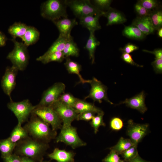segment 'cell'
<instances>
[{"instance_id":"obj_48","label":"cell","mask_w":162,"mask_h":162,"mask_svg":"<svg viewBox=\"0 0 162 162\" xmlns=\"http://www.w3.org/2000/svg\"><path fill=\"white\" fill-rule=\"evenodd\" d=\"M21 162H35V161L28 157L26 156L20 157Z\"/></svg>"},{"instance_id":"obj_26","label":"cell","mask_w":162,"mask_h":162,"mask_svg":"<svg viewBox=\"0 0 162 162\" xmlns=\"http://www.w3.org/2000/svg\"><path fill=\"white\" fill-rule=\"evenodd\" d=\"M28 136V133L25 128L17 124L12 131L9 138L12 142L17 143Z\"/></svg>"},{"instance_id":"obj_9","label":"cell","mask_w":162,"mask_h":162,"mask_svg":"<svg viewBox=\"0 0 162 162\" xmlns=\"http://www.w3.org/2000/svg\"><path fill=\"white\" fill-rule=\"evenodd\" d=\"M50 106L52 108L61 119L63 125H71L74 120H76L79 113L73 107L58 100Z\"/></svg>"},{"instance_id":"obj_36","label":"cell","mask_w":162,"mask_h":162,"mask_svg":"<svg viewBox=\"0 0 162 162\" xmlns=\"http://www.w3.org/2000/svg\"><path fill=\"white\" fill-rule=\"evenodd\" d=\"M112 1L111 0H94L92 1L93 5L100 10L104 11L110 7Z\"/></svg>"},{"instance_id":"obj_7","label":"cell","mask_w":162,"mask_h":162,"mask_svg":"<svg viewBox=\"0 0 162 162\" xmlns=\"http://www.w3.org/2000/svg\"><path fill=\"white\" fill-rule=\"evenodd\" d=\"M35 106L28 99L17 102L11 100L7 104L8 108L12 112L17 118L18 124L20 125L27 121Z\"/></svg>"},{"instance_id":"obj_49","label":"cell","mask_w":162,"mask_h":162,"mask_svg":"<svg viewBox=\"0 0 162 162\" xmlns=\"http://www.w3.org/2000/svg\"><path fill=\"white\" fill-rule=\"evenodd\" d=\"M129 162H145L142 160L140 157L138 155L136 156L134 158L130 160Z\"/></svg>"},{"instance_id":"obj_38","label":"cell","mask_w":162,"mask_h":162,"mask_svg":"<svg viewBox=\"0 0 162 162\" xmlns=\"http://www.w3.org/2000/svg\"><path fill=\"white\" fill-rule=\"evenodd\" d=\"M110 124L111 128L116 131L120 130L123 126V122L122 120L118 117L112 118L110 121Z\"/></svg>"},{"instance_id":"obj_10","label":"cell","mask_w":162,"mask_h":162,"mask_svg":"<svg viewBox=\"0 0 162 162\" xmlns=\"http://www.w3.org/2000/svg\"><path fill=\"white\" fill-rule=\"evenodd\" d=\"M65 84L58 82L48 88L43 92L38 106H50L58 100L60 95L64 93Z\"/></svg>"},{"instance_id":"obj_35","label":"cell","mask_w":162,"mask_h":162,"mask_svg":"<svg viewBox=\"0 0 162 162\" xmlns=\"http://www.w3.org/2000/svg\"><path fill=\"white\" fill-rule=\"evenodd\" d=\"M77 99L70 93H64L60 95L58 100L73 107Z\"/></svg>"},{"instance_id":"obj_52","label":"cell","mask_w":162,"mask_h":162,"mask_svg":"<svg viewBox=\"0 0 162 162\" xmlns=\"http://www.w3.org/2000/svg\"><path fill=\"white\" fill-rule=\"evenodd\" d=\"M119 162H125L123 161H120Z\"/></svg>"},{"instance_id":"obj_1","label":"cell","mask_w":162,"mask_h":162,"mask_svg":"<svg viewBox=\"0 0 162 162\" xmlns=\"http://www.w3.org/2000/svg\"><path fill=\"white\" fill-rule=\"evenodd\" d=\"M49 148L48 143L29 137L16 143L14 150L15 154L26 156L34 161H41L43 156Z\"/></svg>"},{"instance_id":"obj_29","label":"cell","mask_w":162,"mask_h":162,"mask_svg":"<svg viewBox=\"0 0 162 162\" xmlns=\"http://www.w3.org/2000/svg\"><path fill=\"white\" fill-rule=\"evenodd\" d=\"M16 143L12 142L9 138L0 140V151L3 158L12 154Z\"/></svg>"},{"instance_id":"obj_15","label":"cell","mask_w":162,"mask_h":162,"mask_svg":"<svg viewBox=\"0 0 162 162\" xmlns=\"http://www.w3.org/2000/svg\"><path fill=\"white\" fill-rule=\"evenodd\" d=\"M145 94L143 91L130 98H127L118 105L125 104L131 108L136 109L142 113H144L147 110L145 104Z\"/></svg>"},{"instance_id":"obj_14","label":"cell","mask_w":162,"mask_h":162,"mask_svg":"<svg viewBox=\"0 0 162 162\" xmlns=\"http://www.w3.org/2000/svg\"><path fill=\"white\" fill-rule=\"evenodd\" d=\"M59 31V36L68 38L71 36L70 33L73 28L78 25L75 19L63 18L52 22Z\"/></svg>"},{"instance_id":"obj_42","label":"cell","mask_w":162,"mask_h":162,"mask_svg":"<svg viewBox=\"0 0 162 162\" xmlns=\"http://www.w3.org/2000/svg\"><path fill=\"white\" fill-rule=\"evenodd\" d=\"M95 113L91 112H87L80 113L78 114L76 120H83L88 121L92 119L95 116Z\"/></svg>"},{"instance_id":"obj_41","label":"cell","mask_w":162,"mask_h":162,"mask_svg":"<svg viewBox=\"0 0 162 162\" xmlns=\"http://www.w3.org/2000/svg\"><path fill=\"white\" fill-rule=\"evenodd\" d=\"M120 158L118 154L111 150L110 154L104 159V162H119Z\"/></svg>"},{"instance_id":"obj_51","label":"cell","mask_w":162,"mask_h":162,"mask_svg":"<svg viewBox=\"0 0 162 162\" xmlns=\"http://www.w3.org/2000/svg\"><path fill=\"white\" fill-rule=\"evenodd\" d=\"M40 162H49L48 161H41Z\"/></svg>"},{"instance_id":"obj_17","label":"cell","mask_w":162,"mask_h":162,"mask_svg":"<svg viewBox=\"0 0 162 162\" xmlns=\"http://www.w3.org/2000/svg\"><path fill=\"white\" fill-rule=\"evenodd\" d=\"M103 16L106 17L107 20L106 26L122 24L127 20L122 13L111 7L104 11Z\"/></svg>"},{"instance_id":"obj_27","label":"cell","mask_w":162,"mask_h":162,"mask_svg":"<svg viewBox=\"0 0 162 162\" xmlns=\"http://www.w3.org/2000/svg\"><path fill=\"white\" fill-rule=\"evenodd\" d=\"M65 58L62 51L52 52L47 55L40 56L36 58V60L46 64L52 62H61Z\"/></svg>"},{"instance_id":"obj_21","label":"cell","mask_w":162,"mask_h":162,"mask_svg":"<svg viewBox=\"0 0 162 162\" xmlns=\"http://www.w3.org/2000/svg\"><path fill=\"white\" fill-rule=\"evenodd\" d=\"M40 36V32L36 28L28 26L26 33L21 38L24 44L28 47L36 43L39 39Z\"/></svg>"},{"instance_id":"obj_25","label":"cell","mask_w":162,"mask_h":162,"mask_svg":"<svg viewBox=\"0 0 162 162\" xmlns=\"http://www.w3.org/2000/svg\"><path fill=\"white\" fill-rule=\"evenodd\" d=\"M122 33L127 38L136 40H142L146 36L138 28L132 25L125 26Z\"/></svg>"},{"instance_id":"obj_8","label":"cell","mask_w":162,"mask_h":162,"mask_svg":"<svg viewBox=\"0 0 162 162\" xmlns=\"http://www.w3.org/2000/svg\"><path fill=\"white\" fill-rule=\"evenodd\" d=\"M32 113L51 125L53 130L56 131L62 126V121L51 106L36 105Z\"/></svg>"},{"instance_id":"obj_18","label":"cell","mask_w":162,"mask_h":162,"mask_svg":"<svg viewBox=\"0 0 162 162\" xmlns=\"http://www.w3.org/2000/svg\"><path fill=\"white\" fill-rule=\"evenodd\" d=\"M75 154L72 151L56 148L52 153L48 154V156L51 160H55L57 162H74Z\"/></svg>"},{"instance_id":"obj_19","label":"cell","mask_w":162,"mask_h":162,"mask_svg":"<svg viewBox=\"0 0 162 162\" xmlns=\"http://www.w3.org/2000/svg\"><path fill=\"white\" fill-rule=\"evenodd\" d=\"M99 16L88 15L80 19V24L86 28L89 32H94L96 30L100 29L101 26L99 24Z\"/></svg>"},{"instance_id":"obj_6","label":"cell","mask_w":162,"mask_h":162,"mask_svg":"<svg viewBox=\"0 0 162 162\" xmlns=\"http://www.w3.org/2000/svg\"><path fill=\"white\" fill-rule=\"evenodd\" d=\"M56 139L57 143L63 142L73 149L84 146L86 144L79 137L76 128L71 125H62L60 133Z\"/></svg>"},{"instance_id":"obj_37","label":"cell","mask_w":162,"mask_h":162,"mask_svg":"<svg viewBox=\"0 0 162 162\" xmlns=\"http://www.w3.org/2000/svg\"><path fill=\"white\" fill-rule=\"evenodd\" d=\"M137 145L133 146L122 153L125 159L130 160L138 155Z\"/></svg>"},{"instance_id":"obj_40","label":"cell","mask_w":162,"mask_h":162,"mask_svg":"<svg viewBox=\"0 0 162 162\" xmlns=\"http://www.w3.org/2000/svg\"><path fill=\"white\" fill-rule=\"evenodd\" d=\"M121 58L124 62L128 64L137 67H143L142 65H139L135 63L132 58V56L129 54L122 52Z\"/></svg>"},{"instance_id":"obj_43","label":"cell","mask_w":162,"mask_h":162,"mask_svg":"<svg viewBox=\"0 0 162 162\" xmlns=\"http://www.w3.org/2000/svg\"><path fill=\"white\" fill-rule=\"evenodd\" d=\"M138 46L135 44L128 43L125 45L123 48H120V50L122 52L129 54L138 50Z\"/></svg>"},{"instance_id":"obj_5","label":"cell","mask_w":162,"mask_h":162,"mask_svg":"<svg viewBox=\"0 0 162 162\" xmlns=\"http://www.w3.org/2000/svg\"><path fill=\"white\" fill-rule=\"evenodd\" d=\"M14 44L13 50L8 54L7 58L12 63V66L16 68L19 70H25L28 63L29 56L27 46L22 42L12 39Z\"/></svg>"},{"instance_id":"obj_12","label":"cell","mask_w":162,"mask_h":162,"mask_svg":"<svg viewBox=\"0 0 162 162\" xmlns=\"http://www.w3.org/2000/svg\"><path fill=\"white\" fill-rule=\"evenodd\" d=\"M18 70L13 66L7 67L1 80L2 88L4 93L9 97L10 100H12L11 93L16 86V76Z\"/></svg>"},{"instance_id":"obj_20","label":"cell","mask_w":162,"mask_h":162,"mask_svg":"<svg viewBox=\"0 0 162 162\" xmlns=\"http://www.w3.org/2000/svg\"><path fill=\"white\" fill-rule=\"evenodd\" d=\"M73 107L78 113L91 112L98 114L103 112L100 109L96 106L93 104L78 98Z\"/></svg>"},{"instance_id":"obj_33","label":"cell","mask_w":162,"mask_h":162,"mask_svg":"<svg viewBox=\"0 0 162 162\" xmlns=\"http://www.w3.org/2000/svg\"><path fill=\"white\" fill-rule=\"evenodd\" d=\"M104 115L103 112L98 113L97 115L94 116L91 120L90 124L93 128L95 134L98 131L99 128L100 126H105L103 119Z\"/></svg>"},{"instance_id":"obj_46","label":"cell","mask_w":162,"mask_h":162,"mask_svg":"<svg viewBox=\"0 0 162 162\" xmlns=\"http://www.w3.org/2000/svg\"><path fill=\"white\" fill-rule=\"evenodd\" d=\"M142 51L152 54L155 56V59L162 58V50L161 49H155L153 51H151L146 50L144 49Z\"/></svg>"},{"instance_id":"obj_13","label":"cell","mask_w":162,"mask_h":162,"mask_svg":"<svg viewBox=\"0 0 162 162\" xmlns=\"http://www.w3.org/2000/svg\"><path fill=\"white\" fill-rule=\"evenodd\" d=\"M127 134L130 140L135 145L140 142L146 134L148 124L135 123L132 120L128 122Z\"/></svg>"},{"instance_id":"obj_28","label":"cell","mask_w":162,"mask_h":162,"mask_svg":"<svg viewBox=\"0 0 162 162\" xmlns=\"http://www.w3.org/2000/svg\"><path fill=\"white\" fill-rule=\"evenodd\" d=\"M27 27L28 26L24 23L16 22L10 26L8 29V32L13 39H15L17 37L21 38L26 33Z\"/></svg>"},{"instance_id":"obj_4","label":"cell","mask_w":162,"mask_h":162,"mask_svg":"<svg viewBox=\"0 0 162 162\" xmlns=\"http://www.w3.org/2000/svg\"><path fill=\"white\" fill-rule=\"evenodd\" d=\"M76 17L80 19L88 15L103 16L101 11L92 4L89 0H65Z\"/></svg>"},{"instance_id":"obj_44","label":"cell","mask_w":162,"mask_h":162,"mask_svg":"<svg viewBox=\"0 0 162 162\" xmlns=\"http://www.w3.org/2000/svg\"><path fill=\"white\" fill-rule=\"evenodd\" d=\"M151 64L156 73L161 74L162 73V59H155V60L152 62Z\"/></svg>"},{"instance_id":"obj_31","label":"cell","mask_w":162,"mask_h":162,"mask_svg":"<svg viewBox=\"0 0 162 162\" xmlns=\"http://www.w3.org/2000/svg\"><path fill=\"white\" fill-rule=\"evenodd\" d=\"M69 37L65 38L59 35L58 38L43 55H47L55 52L62 51L64 48L66 41Z\"/></svg>"},{"instance_id":"obj_3","label":"cell","mask_w":162,"mask_h":162,"mask_svg":"<svg viewBox=\"0 0 162 162\" xmlns=\"http://www.w3.org/2000/svg\"><path fill=\"white\" fill-rule=\"evenodd\" d=\"M65 0H48L41 6V14L44 18L52 21L67 17Z\"/></svg>"},{"instance_id":"obj_16","label":"cell","mask_w":162,"mask_h":162,"mask_svg":"<svg viewBox=\"0 0 162 162\" xmlns=\"http://www.w3.org/2000/svg\"><path fill=\"white\" fill-rule=\"evenodd\" d=\"M132 25L136 27L146 36L153 34L155 30L150 16H137L133 21Z\"/></svg>"},{"instance_id":"obj_47","label":"cell","mask_w":162,"mask_h":162,"mask_svg":"<svg viewBox=\"0 0 162 162\" xmlns=\"http://www.w3.org/2000/svg\"><path fill=\"white\" fill-rule=\"evenodd\" d=\"M7 38L5 35L0 31V46L5 45Z\"/></svg>"},{"instance_id":"obj_50","label":"cell","mask_w":162,"mask_h":162,"mask_svg":"<svg viewBox=\"0 0 162 162\" xmlns=\"http://www.w3.org/2000/svg\"><path fill=\"white\" fill-rule=\"evenodd\" d=\"M157 34L158 36L160 38H162V27L158 29L157 30Z\"/></svg>"},{"instance_id":"obj_45","label":"cell","mask_w":162,"mask_h":162,"mask_svg":"<svg viewBox=\"0 0 162 162\" xmlns=\"http://www.w3.org/2000/svg\"><path fill=\"white\" fill-rule=\"evenodd\" d=\"M3 158L4 162H21L20 156L15 154H12Z\"/></svg>"},{"instance_id":"obj_11","label":"cell","mask_w":162,"mask_h":162,"mask_svg":"<svg viewBox=\"0 0 162 162\" xmlns=\"http://www.w3.org/2000/svg\"><path fill=\"white\" fill-rule=\"evenodd\" d=\"M91 86L89 93L84 98V100L88 98L92 99L94 101L100 103L104 100L111 104L113 103L108 99L107 93V88L100 81L94 77L92 80H89V82Z\"/></svg>"},{"instance_id":"obj_22","label":"cell","mask_w":162,"mask_h":162,"mask_svg":"<svg viewBox=\"0 0 162 162\" xmlns=\"http://www.w3.org/2000/svg\"><path fill=\"white\" fill-rule=\"evenodd\" d=\"M66 62L64 63L67 70L70 74H76L80 79L79 83L82 84L88 83L89 80L84 79L80 74V72L81 70V66L77 62L73 61L69 58H66Z\"/></svg>"},{"instance_id":"obj_32","label":"cell","mask_w":162,"mask_h":162,"mask_svg":"<svg viewBox=\"0 0 162 162\" xmlns=\"http://www.w3.org/2000/svg\"><path fill=\"white\" fill-rule=\"evenodd\" d=\"M155 30L162 27V11L159 9L152 12L149 16Z\"/></svg>"},{"instance_id":"obj_2","label":"cell","mask_w":162,"mask_h":162,"mask_svg":"<svg viewBox=\"0 0 162 162\" xmlns=\"http://www.w3.org/2000/svg\"><path fill=\"white\" fill-rule=\"evenodd\" d=\"M32 138L48 143L56 139L57 131L50 127V125L36 115L32 113L30 120L23 127Z\"/></svg>"},{"instance_id":"obj_30","label":"cell","mask_w":162,"mask_h":162,"mask_svg":"<svg viewBox=\"0 0 162 162\" xmlns=\"http://www.w3.org/2000/svg\"><path fill=\"white\" fill-rule=\"evenodd\" d=\"M135 145L130 139H125L121 137L117 144L110 149L117 154H122L129 148Z\"/></svg>"},{"instance_id":"obj_23","label":"cell","mask_w":162,"mask_h":162,"mask_svg":"<svg viewBox=\"0 0 162 162\" xmlns=\"http://www.w3.org/2000/svg\"><path fill=\"white\" fill-rule=\"evenodd\" d=\"M90 35L84 48L89 53V57L92 61V64L94 62V53L97 47L100 44V42L95 37L94 33L89 32Z\"/></svg>"},{"instance_id":"obj_34","label":"cell","mask_w":162,"mask_h":162,"mask_svg":"<svg viewBox=\"0 0 162 162\" xmlns=\"http://www.w3.org/2000/svg\"><path fill=\"white\" fill-rule=\"evenodd\" d=\"M137 2L149 11L152 12L159 9V3L155 0H140Z\"/></svg>"},{"instance_id":"obj_39","label":"cell","mask_w":162,"mask_h":162,"mask_svg":"<svg viewBox=\"0 0 162 162\" xmlns=\"http://www.w3.org/2000/svg\"><path fill=\"white\" fill-rule=\"evenodd\" d=\"M135 10L140 17L149 16L152 12L149 11L137 2L134 7Z\"/></svg>"},{"instance_id":"obj_24","label":"cell","mask_w":162,"mask_h":162,"mask_svg":"<svg viewBox=\"0 0 162 162\" xmlns=\"http://www.w3.org/2000/svg\"><path fill=\"white\" fill-rule=\"evenodd\" d=\"M79 51V48L71 35L68 38L62 51L65 58L70 56L78 57Z\"/></svg>"}]
</instances>
